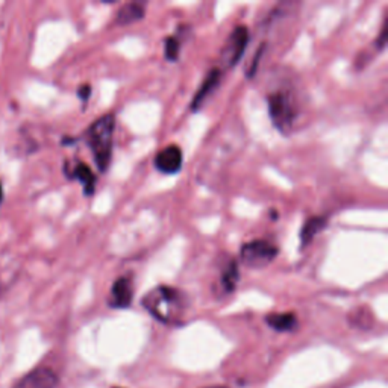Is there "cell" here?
<instances>
[{"mask_svg":"<svg viewBox=\"0 0 388 388\" xmlns=\"http://www.w3.org/2000/svg\"><path fill=\"white\" fill-rule=\"evenodd\" d=\"M66 175L70 179H77V181L82 184L84 193L87 194V196H91V194L95 193V190H96V175L93 173L91 169L85 162L77 161V162L71 165V167L69 164H66Z\"/></svg>","mask_w":388,"mask_h":388,"instance_id":"30bf717a","label":"cell"},{"mask_svg":"<svg viewBox=\"0 0 388 388\" xmlns=\"http://www.w3.org/2000/svg\"><path fill=\"white\" fill-rule=\"evenodd\" d=\"M179 53H181V40L178 37H167L164 43V55L165 60L170 62H176L179 60Z\"/></svg>","mask_w":388,"mask_h":388,"instance_id":"9a60e30c","label":"cell"},{"mask_svg":"<svg viewBox=\"0 0 388 388\" xmlns=\"http://www.w3.org/2000/svg\"><path fill=\"white\" fill-rule=\"evenodd\" d=\"M265 323L278 332H290L298 328V317L294 313H275L265 317Z\"/></svg>","mask_w":388,"mask_h":388,"instance_id":"7c38bea8","label":"cell"},{"mask_svg":"<svg viewBox=\"0 0 388 388\" xmlns=\"http://www.w3.org/2000/svg\"><path fill=\"white\" fill-rule=\"evenodd\" d=\"M208 388H226V387H219V385H214V387H208Z\"/></svg>","mask_w":388,"mask_h":388,"instance_id":"d6986e66","label":"cell"},{"mask_svg":"<svg viewBox=\"0 0 388 388\" xmlns=\"http://www.w3.org/2000/svg\"><path fill=\"white\" fill-rule=\"evenodd\" d=\"M240 281V269H239V263L235 260H231L228 263L226 269L223 270L220 276V290L223 291L225 294L232 293L235 290L237 284Z\"/></svg>","mask_w":388,"mask_h":388,"instance_id":"5bb4252c","label":"cell"},{"mask_svg":"<svg viewBox=\"0 0 388 388\" xmlns=\"http://www.w3.org/2000/svg\"><path fill=\"white\" fill-rule=\"evenodd\" d=\"M221 81V70L220 69H213L210 70V73L206 75V77L204 79V82L200 84L199 90L196 91V95L193 97L191 102V111H199L200 106L205 104V100L210 97L213 93L215 91V88L220 85Z\"/></svg>","mask_w":388,"mask_h":388,"instance_id":"9c48e42d","label":"cell"},{"mask_svg":"<svg viewBox=\"0 0 388 388\" xmlns=\"http://www.w3.org/2000/svg\"><path fill=\"white\" fill-rule=\"evenodd\" d=\"M267 104L273 125L284 135H289L298 117V106L293 93L278 88L267 96Z\"/></svg>","mask_w":388,"mask_h":388,"instance_id":"3957f363","label":"cell"},{"mask_svg":"<svg viewBox=\"0 0 388 388\" xmlns=\"http://www.w3.org/2000/svg\"><path fill=\"white\" fill-rule=\"evenodd\" d=\"M279 249L265 240H255L240 249V260L249 269H264L276 260Z\"/></svg>","mask_w":388,"mask_h":388,"instance_id":"277c9868","label":"cell"},{"mask_svg":"<svg viewBox=\"0 0 388 388\" xmlns=\"http://www.w3.org/2000/svg\"><path fill=\"white\" fill-rule=\"evenodd\" d=\"M132 299H134L132 279L129 276L117 278V281L111 287L110 298H108V305L111 308H128L131 306Z\"/></svg>","mask_w":388,"mask_h":388,"instance_id":"8992f818","label":"cell"},{"mask_svg":"<svg viewBox=\"0 0 388 388\" xmlns=\"http://www.w3.org/2000/svg\"><path fill=\"white\" fill-rule=\"evenodd\" d=\"M114 129H116V117L114 114H105L104 117L97 119L85 134V141L88 143L100 171H106L111 162Z\"/></svg>","mask_w":388,"mask_h":388,"instance_id":"7a4b0ae2","label":"cell"},{"mask_svg":"<svg viewBox=\"0 0 388 388\" xmlns=\"http://www.w3.org/2000/svg\"><path fill=\"white\" fill-rule=\"evenodd\" d=\"M77 96H79V99L82 100V102H87V100L90 99V96H91V87L88 84H84L81 88L77 90Z\"/></svg>","mask_w":388,"mask_h":388,"instance_id":"e0dca14e","label":"cell"},{"mask_svg":"<svg viewBox=\"0 0 388 388\" xmlns=\"http://www.w3.org/2000/svg\"><path fill=\"white\" fill-rule=\"evenodd\" d=\"M146 311L164 325H176L181 323L189 306L186 296L175 287L158 285L150 290L141 300Z\"/></svg>","mask_w":388,"mask_h":388,"instance_id":"6da1fadb","label":"cell"},{"mask_svg":"<svg viewBox=\"0 0 388 388\" xmlns=\"http://www.w3.org/2000/svg\"><path fill=\"white\" fill-rule=\"evenodd\" d=\"M56 385H58V376L55 375V372L40 367L21 378L14 388H56Z\"/></svg>","mask_w":388,"mask_h":388,"instance_id":"ba28073f","label":"cell"},{"mask_svg":"<svg viewBox=\"0 0 388 388\" xmlns=\"http://www.w3.org/2000/svg\"><path fill=\"white\" fill-rule=\"evenodd\" d=\"M249 45V29L244 25L234 27V31L229 34L226 43L221 47L220 52V66L221 69H232L240 62L241 56Z\"/></svg>","mask_w":388,"mask_h":388,"instance_id":"5b68a950","label":"cell"},{"mask_svg":"<svg viewBox=\"0 0 388 388\" xmlns=\"http://www.w3.org/2000/svg\"><path fill=\"white\" fill-rule=\"evenodd\" d=\"M264 55V45L260 46V49H258V52L256 55L254 56V60H252V64H250V67L247 70V77H254L256 75V71H258V66H260V60H261V56Z\"/></svg>","mask_w":388,"mask_h":388,"instance_id":"2e32d148","label":"cell"},{"mask_svg":"<svg viewBox=\"0 0 388 388\" xmlns=\"http://www.w3.org/2000/svg\"><path fill=\"white\" fill-rule=\"evenodd\" d=\"M328 221L329 220L326 217H322V215L320 217L308 219L300 231V246L306 247L314 240V237L319 235L328 226Z\"/></svg>","mask_w":388,"mask_h":388,"instance_id":"4fadbf2b","label":"cell"},{"mask_svg":"<svg viewBox=\"0 0 388 388\" xmlns=\"http://www.w3.org/2000/svg\"><path fill=\"white\" fill-rule=\"evenodd\" d=\"M2 200H3V186L0 184V204H2Z\"/></svg>","mask_w":388,"mask_h":388,"instance_id":"ac0fdd59","label":"cell"},{"mask_svg":"<svg viewBox=\"0 0 388 388\" xmlns=\"http://www.w3.org/2000/svg\"><path fill=\"white\" fill-rule=\"evenodd\" d=\"M146 16V3L145 2H129L125 3L119 10L116 16V25L128 26L135 21H140Z\"/></svg>","mask_w":388,"mask_h":388,"instance_id":"8fae6325","label":"cell"},{"mask_svg":"<svg viewBox=\"0 0 388 388\" xmlns=\"http://www.w3.org/2000/svg\"><path fill=\"white\" fill-rule=\"evenodd\" d=\"M155 167L165 175L178 173L182 167V150L175 145L164 147L155 156Z\"/></svg>","mask_w":388,"mask_h":388,"instance_id":"52a82bcc","label":"cell"}]
</instances>
